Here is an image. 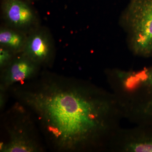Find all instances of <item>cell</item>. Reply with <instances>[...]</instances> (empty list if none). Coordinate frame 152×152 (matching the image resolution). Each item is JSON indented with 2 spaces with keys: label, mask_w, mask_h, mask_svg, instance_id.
<instances>
[{
  "label": "cell",
  "mask_w": 152,
  "mask_h": 152,
  "mask_svg": "<svg viewBox=\"0 0 152 152\" xmlns=\"http://www.w3.org/2000/svg\"><path fill=\"white\" fill-rule=\"evenodd\" d=\"M27 37L23 31L12 27H2L0 30V45L15 54H20L23 50Z\"/></svg>",
  "instance_id": "7"
},
{
  "label": "cell",
  "mask_w": 152,
  "mask_h": 152,
  "mask_svg": "<svg viewBox=\"0 0 152 152\" xmlns=\"http://www.w3.org/2000/svg\"><path fill=\"white\" fill-rule=\"evenodd\" d=\"M2 12L5 20L10 27L23 31L32 28L36 24L35 13L22 0H4Z\"/></svg>",
  "instance_id": "5"
},
{
  "label": "cell",
  "mask_w": 152,
  "mask_h": 152,
  "mask_svg": "<svg viewBox=\"0 0 152 152\" xmlns=\"http://www.w3.org/2000/svg\"><path fill=\"white\" fill-rule=\"evenodd\" d=\"M37 65L21 53L7 66L4 73L6 83L13 84L27 80L35 73Z\"/></svg>",
  "instance_id": "6"
},
{
  "label": "cell",
  "mask_w": 152,
  "mask_h": 152,
  "mask_svg": "<svg viewBox=\"0 0 152 152\" xmlns=\"http://www.w3.org/2000/svg\"><path fill=\"white\" fill-rule=\"evenodd\" d=\"M107 151L117 152H152V124L120 128L111 139Z\"/></svg>",
  "instance_id": "3"
},
{
  "label": "cell",
  "mask_w": 152,
  "mask_h": 152,
  "mask_svg": "<svg viewBox=\"0 0 152 152\" xmlns=\"http://www.w3.org/2000/svg\"><path fill=\"white\" fill-rule=\"evenodd\" d=\"M121 21L132 51L141 57L152 56V0H131Z\"/></svg>",
  "instance_id": "2"
},
{
  "label": "cell",
  "mask_w": 152,
  "mask_h": 152,
  "mask_svg": "<svg viewBox=\"0 0 152 152\" xmlns=\"http://www.w3.org/2000/svg\"><path fill=\"white\" fill-rule=\"evenodd\" d=\"M53 39L45 29H34L28 35L21 53L37 64L47 62L54 53Z\"/></svg>",
  "instance_id": "4"
},
{
  "label": "cell",
  "mask_w": 152,
  "mask_h": 152,
  "mask_svg": "<svg viewBox=\"0 0 152 152\" xmlns=\"http://www.w3.org/2000/svg\"><path fill=\"white\" fill-rule=\"evenodd\" d=\"M4 152H32L34 149L31 145L25 141L21 140H14L7 145L4 147Z\"/></svg>",
  "instance_id": "8"
},
{
  "label": "cell",
  "mask_w": 152,
  "mask_h": 152,
  "mask_svg": "<svg viewBox=\"0 0 152 152\" xmlns=\"http://www.w3.org/2000/svg\"><path fill=\"white\" fill-rule=\"evenodd\" d=\"M15 54L9 49L1 47L0 48V66L4 67L10 64L12 61L13 55Z\"/></svg>",
  "instance_id": "9"
},
{
  "label": "cell",
  "mask_w": 152,
  "mask_h": 152,
  "mask_svg": "<svg viewBox=\"0 0 152 152\" xmlns=\"http://www.w3.org/2000/svg\"><path fill=\"white\" fill-rule=\"evenodd\" d=\"M25 97L57 145L69 151H107L124 118L112 92L83 83L48 85Z\"/></svg>",
  "instance_id": "1"
}]
</instances>
